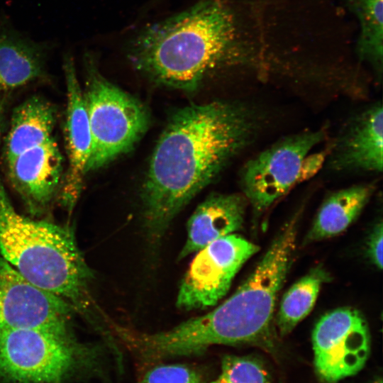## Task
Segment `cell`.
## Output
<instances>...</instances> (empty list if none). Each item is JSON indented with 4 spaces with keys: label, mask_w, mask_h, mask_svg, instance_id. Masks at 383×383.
<instances>
[{
    "label": "cell",
    "mask_w": 383,
    "mask_h": 383,
    "mask_svg": "<svg viewBox=\"0 0 383 383\" xmlns=\"http://www.w3.org/2000/svg\"><path fill=\"white\" fill-rule=\"evenodd\" d=\"M263 125L259 109L235 101L194 104L171 115L140 189L150 242L160 240L182 209L255 142Z\"/></svg>",
    "instance_id": "cell-1"
},
{
    "label": "cell",
    "mask_w": 383,
    "mask_h": 383,
    "mask_svg": "<svg viewBox=\"0 0 383 383\" xmlns=\"http://www.w3.org/2000/svg\"><path fill=\"white\" fill-rule=\"evenodd\" d=\"M297 220L283 227L236 292L204 315L148 336L158 360L197 355L216 345L273 346L276 302L292 262Z\"/></svg>",
    "instance_id": "cell-2"
},
{
    "label": "cell",
    "mask_w": 383,
    "mask_h": 383,
    "mask_svg": "<svg viewBox=\"0 0 383 383\" xmlns=\"http://www.w3.org/2000/svg\"><path fill=\"white\" fill-rule=\"evenodd\" d=\"M234 36L231 13L218 1H204L142 31L129 58L155 83L191 93L231 60Z\"/></svg>",
    "instance_id": "cell-3"
},
{
    "label": "cell",
    "mask_w": 383,
    "mask_h": 383,
    "mask_svg": "<svg viewBox=\"0 0 383 383\" xmlns=\"http://www.w3.org/2000/svg\"><path fill=\"white\" fill-rule=\"evenodd\" d=\"M2 131L0 126V142ZM0 255L30 282L67 301L97 328L103 326L91 294L94 274L72 230L20 214L1 177Z\"/></svg>",
    "instance_id": "cell-4"
},
{
    "label": "cell",
    "mask_w": 383,
    "mask_h": 383,
    "mask_svg": "<svg viewBox=\"0 0 383 383\" xmlns=\"http://www.w3.org/2000/svg\"><path fill=\"white\" fill-rule=\"evenodd\" d=\"M105 350L82 343L33 330L0 332V380L4 383H67L105 375Z\"/></svg>",
    "instance_id": "cell-5"
},
{
    "label": "cell",
    "mask_w": 383,
    "mask_h": 383,
    "mask_svg": "<svg viewBox=\"0 0 383 383\" xmlns=\"http://www.w3.org/2000/svg\"><path fill=\"white\" fill-rule=\"evenodd\" d=\"M86 89L83 92L91 136L86 174L128 152L150 123L148 109L98 71L94 57L85 56Z\"/></svg>",
    "instance_id": "cell-6"
},
{
    "label": "cell",
    "mask_w": 383,
    "mask_h": 383,
    "mask_svg": "<svg viewBox=\"0 0 383 383\" xmlns=\"http://www.w3.org/2000/svg\"><path fill=\"white\" fill-rule=\"evenodd\" d=\"M326 136L324 128L284 136L246 161L240 184L255 216L263 213L299 183L304 160Z\"/></svg>",
    "instance_id": "cell-7"
},
{
    "label": "cell",
    "mask_w": 383,
    "mask_h": 383,
    "mask_svg": "<svg viewBox=\"0 0 383 383\" xmlns=\"http://www.w3.org/2000/svg\"><path fill=\"white\" fill-rule=\"evenodd\" d=\"M74 313L67 301L30 282L0 256V332L33 329L74 337Z\"/></svg>",
    "instance_id": "cell-8"
},
{
    "label": "cell",
    "mask_w": 383,
    "mask_h": 383,
    "mask_svg": "<svg viewBox=\"0 0 383 383\" xmlns=\"http://www.w3.org/2000/svg\"><path fill=\"white\" fill-rule=\"evenodd\" d=\"M258 250L255 244L232 233L197 251L181 281L177 306L189 311L216 305L243 265Z\"/></svg>",
    "instance_id": "cell-9"
},
{
    "label": "cell",
    "mask_w": 383,
    "mask_h": 383,
    "mask_svg": "<svg viewBox=\"0 0 383 383\" xmlns=\"http://www.w3.org/2000/svg\"><path fill=\"white\" fill-rule=\"evenodd\" d=\"M314 366L326 383H336L357 374L370 349L367 323L357 310L344 307L323 315L312 333Z\"/></svg>",
    "instance_id": "cell-10"
},
{
    "label": "cell",
    "mask_w": 383,
    "mask_h": 383,
    "mask_svg": "<svg viewBox=\"0 0 383 383\" xmlns=\"http://www.w3.org/2000/svg\"><path fill=\"white\" fill-rule=\"evenodd\" d=\"M325 165L335 172L380 173L383 168V108L376 101L351 115L328 151Z\"/></svg>",
    "instance_id": "cell-11"
},
{
    "label": "cell",
    "mask_w": 383,
    "mask_h": 383,
    "mask_svg": "<svg viewBox=\"0 0 383 383\" xmlns=\"http://www.w3.org/2000/svg\"><path fill=\"white\" fill-rule=\"evenodd\" d=\"M9 177L28 212L40 216L59 196L63 179V157L52 138L7 162Z\"/></svg>",
    "instance_id": "cell-12"
},
{
    "label": "cell",
    "mask_w": 383,
    "mask_h": 383,
    "mask_svg": "<svg viewBox=\"0 0 383 383\" xmlns=\"http://www.w3.org/2000/svg\"><path fill=\"white\" fill-rule=\"evenodd\" d=\"M63 70L67 89L65 143L67 168L58 198L69 212L75 206L83 189L90 155L91 136L84 94L71 55L65 56Z\"/></svg>",
    "instance_id": "cell-13"
},
{
    "label": "cell",
    "mask_w": 383,
    "mask_h": 383,
    "mask_svg": "<svg viewBox=\"0 0 383 383\" xmlns=\"http://www.w3.org/2000/svg\"><path fill=\"white\" fill-rule=\"evenodd\" d=\"M248 205L240 194H210L196 207L187 224V240L179 259L241 228Z\"/></svg>",
    "instance_id": "cell-14"
},
{
    "label": "cell",
    "mask_w": 383,
    "mask_h": 383,
    "mask_svg": "<svg viewBox=\"0 0 383 383\" xmlns=\"http://www.w3.org/2000/svg\"><path fill=\"white\" fill-rule=\"evenodd\" d=\"M48 46L0 31V96L45 75Z\"/></svg>",
    "instance_id": "cell-15"
},
{
    "label": "cell",
    "mask_w": 383,
    "mask_h": 383,
    "mask_svg": "<svg viewBox=\"0 0 383 383\" xmlns=\"http://www.w3.org/2000/svg\"><path fill=\"white\" fill-rule=\"evenodd\" d=\"M55 122V108L41 96L30 97L19 104L5 139L6 161L53 138Z\"/></svg>",
    "instance_id": "cell-16"
},
{
    "label": "cell",
    "mask_w": 383,
    "mask_h": 383,
    "mask_svg": "<svg viewBox=\"0 0 383 383\" xmlns=\"http://www.w3.org/2000/svg\"><path fill=\"white\" fill-rule=\"evenodd\" d=\"M375 189L374 183H362L331 194L318 211L306 241H318L343 232L360 214Z\"/></svg>",
    "instance_id": "cell-17"
},
{
    "label": "cell",
    "mask_w": 383,
    "mask_h": 383,
    "mask_svg": "<svg viewBox=\"0 0 383 383\" xmlns=\"http://www.w3.org/2000/svg\"><path fill=\"white\" fill-rule=\"evenodd\" d=\"M328 279L321 267L313 269L284 294L276 316L279 333L285 335L313 309L322 284Z\"/></svg>",
    "instance_id": "cell-18"
},
{
    "label": "cell",
    "mask_w": 383,
    "mask_h": 383,
    "mask_svg": "<svg viewBox=\"0 0 383 383\" xmlns=\"http://www.w3.org/2000/svg\"><path fill=\"white\" fill-rule=\"evenodd\" d=\"M362 26L361 50L377 70H382L383 0H357Z\"/></svg>",
    "instance_id": "cell-19"
},
{
    "label": "cell",
    "mask_w": 383,
    "mask_h": 383,
    "mask_svg": "<svg viewBox=\"0 0 383 383\" xmlns=\"http://www.w3.org/2000/svg\"><path fill=\"white\" fill-rule=\"evenodd\" d=\"M209 383H272L270 373L257 359L226 355L218 376Z\"/></svg>",
    "instance_id": "cell-20"
},
{
    "label": "cell",
    "mask_w": 383,
    "mask_h": 383,
    "mask_svg": "<svg viewBox=\"0 0 383 383\" xmlns=\"http://www.w3.org/2000/svg\"><path fill=\"white\" fill-rule=\"evenodd\" d=\"M138 383H206L195 368L184 364L155 366L142 377Z\"/></svg>",
    "instance_id": "cell-21"
},
{
    "label": "cell",
    "mask_w": 383,
    "mask_h": 383,
    "mask_svg": "<svg viewBox=\"0 0 383 383\" xmlns=\"http://www.w3.org/2000/svg\"><path fill=\"white\" fill-rule=\"evenodd\" d=\"M382 222L373 228L367 243V255L371 262L378 269L382 268Z\"/></svg>",
    "instance_id": "cell-22"
},
{
    "label": "cell",
    "mask_w": 383,
    "mask_h": 383,
    "mask_svg": "<svg viewBox=\"0 0 383 383\" xmlns=\"http://www.w3.org/2000/svg\"><path fill=\"white\" fill-rule=\"evenodd\" d=\"M328 151L309 153L304 160L299 182H304L314 176L321 167L325 165Z\"/></svg>",
    "instance_id": "cell-23"
},
{
    "label": "cell",
    "mask_w": 383,
    "mask_h": 383,
    "mask_svg": "<svg viewBox=\"0 0 383 383\" xmlns=\"http://www.w3.org/2000/svg\"><path fill=\"white\" fill-rule=\"evenodd\" d=\"M374 383H382V381L381 379L376 381Z\"/></svg>",
    "instance_id": "cell-24"
}]
</instances>
